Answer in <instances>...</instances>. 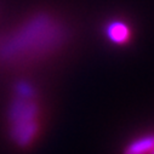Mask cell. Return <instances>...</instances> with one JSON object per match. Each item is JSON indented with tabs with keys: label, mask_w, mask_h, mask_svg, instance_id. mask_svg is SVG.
<instances>
[{
	"label": "cell",
	"mask_w": 154,
	"mask_h": 154,
	"mask_svg": "<svg viewBox=\"0 0 154 154\" xmlns=\"http://www.w3.org/2000/svg\"><path fill=\"white\" fill-rule=\"evenodd\" d=\"M67 32L61 23L49 15H38L24 23L2 45L4 60H20L42 56L58 48Z\"/></svg>",
	"instance_id": "cell-1"
},
{
	"label": "cell",
	"mask_w": 154,
	"mask_h": 154,
	"mask_svg": "<svg viewBox=\"0 0 154 154\" xmlns=\"http://www.w3.org/2000/svg\"><path fill=\"white\" fill-rule=\"evenodd\" d=\"M38 106L24 97L17 98L11 107V136L20 146H27L39 130Z\"/></svg>",
	"instance_id": "cell-2"
},
{
	"label": "cell",
	"mask_w": 154,
	"mask_h": 154,
	"mask_svg": "<svg viewBox=\"0 0 154 154\" xmlns=\"http://www.w3.org/2000/svg\"><path fill=\"white\" fill-rule=\"evenodd\" d=\"M107 35L110 42L117 43V44H123L130 39V29L125 23L114 21L108 24Z\"/></svg>",
	"instance_id": "cell-3"
},
{
	"label": "cell",
	"mask_w": 154,
	"mask_h": 154,
	"mask_svg": "<svg viewBox=\"0 0 154 154\" xmlns=\"http://www.w3.org/2000/svg\"><path fill=\"white\" fill-rule=\"evenodd\" d=\"M153 148H154V135H148L131 142L125 148L124 154H150Z\"/></svg>",
	"instance_id": "cell-4"
}]
</instances>
